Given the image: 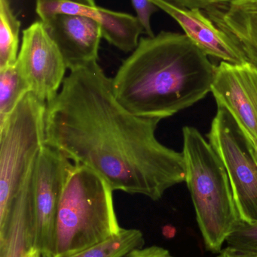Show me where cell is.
<instances>
[{
    "label": "cell",
    "mask_w": 257,
    "mask_h": 257,
    "mask_svg": "<svg viewBox=\"0 0 257 257\" xmlns=\"http://www.w3.org/2000/svg\"><path fill=\"white\" fill-rule=\"evenodd\" d=\"M161 120L122 106L112 78L94 62L69 71L47 103L45 145L98 174L113 191L157 201L187 176L183 152L155 136Z\"/></svg>",
    "instance_id": "cell-1"
},
{
    "label": "cell",
    "mask_w": 257,
    "mask_h": 257,
    "mask_svg": "<svg viewBox=\"0 0 257 257\" xmlns=\"http://www.w3.org/2000/svg\"><path fill=\"white\" fill-rule=\"evenodd\" d=\"M215 67L185 34L161 31L140 38L112 78V87L130 112L163 120L211 91Z\"/></svg>",
    "instance_id": "cell-2"
},
{
    "label": "cell",
    "mask_w": 257,
    "mask_h": 257,
    "mask_svg": "<svg viewBox=\"0 0 257 257\" xmlns=\"http://www.w3.org/2000/svg\"><path fill=\"white\" fill-rule=\"evenodd\" d=\"M186 181L205 247L220 253L241 220L227 172L197 128H183Z\"/></svg>",
    "instance_id": "cell-3"
},
{
    "label": "cell",
    "mask_w": 257,
    "mask_h": 257,
    "mask_svg": "<svg viewBox=\"0 0 257 257\" xmlns=\"http://www.w3.org/2000/svg\"><path fill=\"white\" fill-rule=\"evenodd\" d=\"M113 192L98 174L73 163L59 204L51 257L73 254L122 230Z\"/></svg>",
    "instance_id": "cell-4"
},
{
    "label": "cell",
    "mask_w": 257,
    "mask_h": 257,
    "mask_svg": "<svg viewBox=\"0 0 257 257\" xmlns=\"http://www.w3.org/2000/svg\"><path fill=\"white\" fill-rule=\"evenodd\" d=\"M46 107L30 92L0 123V233L7 226L14 199L45 146Z\"/></svg>",
    "instance_id": "cell-5"
},
{
    "label": "cell",
    "mask_w": 257,
    "mask_h": 257,
    "mask_svg": "<svg viewBox=\"0 0 257 257\" xmlns=\"http://www.w3.org/2000/svg\"><path fill=\"white\" fill-rule=\"evenodd\" d=\"M208 139L227 172L240 218L257 223L256 151L222 107H217Z\"/></svg>",
    "instance_id": "cell-6"
},
{
    "label": "cell",
    "mask_w": 257,
    "mask_h": 257,
    "mask_svg": "<svg viewBox=\"0 0 257 257\" xmlns=\"http://www.w3.org/2000/svg\"><path fill=\"white\" fill-rule=\"evenodd\" d=\"M72 165L61 153L45 145L35 164L32 185L33 247L42 256H53L57 211Z\"/></svg>",
    "instance_id": "cell-7"
},
{
    "label": "cell",
    "mask_w": 257,
    "mask_h": 257,
    "mask_svg": "<svg viewBox=\"0 0 257 257\" xmlns=\"http://www.w3.org/2000/svg\"><path fill=\"white\" fill-rule=\"evenodd\" d=\"M17 65L39 100L47 104L57 96L67 68L41 20L23 30Z\"/></svg>",
    "instance_id": "cell-8"
},
{
    "label": "cell",
    "mask_w": 257,
    "mask_h": 257,
    "mask_svg": "<svg viewBox=\"0 0 257 257\" xmlns=\"http://www.w3.org/2000/svg\"><path fill=\"white\" fill-rule=\"evenodd\" d=\"M211 93L257 152V69L250 63L216 66Z\"/></svg>",
    "instance_id": "cell-9"
},
{
    "label": "cell",
    "mask_w": 257,
    "mask_h": 257,
    "mask_svg": "<svg viewBox=\"0 0 257 257\" xmlns=\"http://www.w3.org/2000/svg\"><path fill=\"white\" fill-rule=\"evenodd\" d=\"M36 12L41 21L60 14L91 18L101 26L103 38L123 52H132L145 33L137 17L100 7L95 0H36Z\"/></svg>",
    "instance_id": "cell-10"
},
{
    "label": "cell",
    "mask_w": 257,
    "mask_h": 257,
    "mask_svg": "<svg viewBox=\"0 0 257 257\" xmlns=\"http://www.w3.org/2000/svg\"><path fill=\"white\" fill-rule=\"evenodd\" d=\"M69 71L98 62L101 26L81 15L60 14L42 21Z\"/></svg>",
    "instance_id": "cell-11"
},
{
    "label": "cell",
    "mask_w": 257,
    "mask_h": 257,
    "mask_svg": "<svg viewBox=\"0 0 257 257\" xmlns=\"http://www.w3.org/2000/svg\"><path fill=\"white\" fill-rule=\"evenodd\" d=\"M182 27L184 34L207 56L231 64L248 63L224 33L200 9L178 7L167 0H151Z\"/></svg>",
    "instance_id": "cell-12"
},
{
    "label": "cell",
    "mask_w": 257,
    "mask_h": 257,
    "mask_svg": "<svg viewBox=\"0 0 257 257\" xmlns=\"http://www.w3.org/2000/svg\"><path fill=\"white\" fill-rule=\"evenodd\" d=\"M203 12L257 69V0H214Z\"/></svg>",
    "instance_id": "cell-13"
},
{
    "label": "cell",
    "mask_w": 257,
    "mask_h": 257,
    "mask_svg": "<svg viewBox=\"0 0 257 257\" xmlns=\"http://www.w3.org/2000/svg\"><path fill=\"white\" fill-rule=\"evenodd\" d=\"M144 244V235L140 229L122 228L119 233L105 241L63 257H124Z\"/></svg>",
    "instance_id": "cell-14"
},
{
    "label": "cell",
    "mask_w": 257,
    "mask_h": 257,
    "mask_svg": "<svg viewBox=\"0 0 257 257\" xmlns=\"http://www.w3.org/2000/svg\"><path fill=\"white\" fill-rule=\"evenodd\" d=\"M21 22L9 0H0V69L15 64L20 48Z\"/></svg>",
    "instance_id": "cell-15"
},
{
    "label": "cell",
    "mask_w": 257,
    "mask_h": 257,
    "mask_svg": "<svg viewBox=\"0 0 257 257\" xmlns=\"http://www.w3.org/2000/svg\"><path fill=\"white\" fill-rule=\"evenodd\" d=\"M30 87L17 63L0 69V123L7 120Z\"/></svg>",
    "instance_id": "cell-16"
},
{
    "label": "cell",
    "mask_w": 257,
    "mask_h": 257,
    "mask_svg": "<svg viewBox=\"0 0 257 257\" xmlns=\"http://www.w3.org/2000/svg\"><path fill=\"white\" fill-rule=\"evenodd\" d=\"M226 243L229 247L257 256V223L240 220Z\"/></svg>",
    "instance_id": "cell-17"
},
{
    "label": "cell",
    "mask_w": 257,
    "mask_h": 257,
    "mask_svg": "<svg viewBox=\"0 0 257 257\" xmlns=\"http://www.w3.org/2000/svg\"><path fill=\"white\" fill-rule=\"evenodd\" d=\"M131 2L145 33L151 37L155 36L151 27V18L159 9L151 0H131Z\"/></svg>",
    "instance_id": "cell-18"
},
{
    "label": "cell",
    "mask_w": 257,
    "mask_h": 257,
    "mask_svg": "<svg viewBox=\"0 0 257 257\" xmlns=\"http://www.w3.org/2000/svg\"><path fill=\"white\" fill-rule=\"evenodd\" d=\"M124 257H175L168 250L160 246H149L135 249Z\"/></svg>",
    "instance_id": "cell-19"
},
{
    "label": "cell",
    "mask_w": 257,
    "mask_h": 257,
    "mask_svg": "<svg viewBox=\"0 0 257 257\" xmlns=\"http://www.w3.org/2000/svg\"><path fill=\"white\" fill-rule=\"evenodd\" d=\"M178 7L205 11L214 0H167Z\"/></svg>",
    "instance_id": "cell-20"
},
{
    "label": "cell",
    "mask_w": 257,
    "mask_h": 257,
    "mask_svg": "<svg viewBox=\"0 0 257 257\" xmlns=\"http://www.w3.org/2000/svg\"><path fill=\"white\" fill-rule=\"evenodd\" d=\"M217 257H256V255L241 251V250L227 246L226 248L222 249L220 250Z\"/></svg>",
    "instance_id": "cell-21"
},
{
    "label": "cell",
    "mask_w": 257,
    "mask_h": 257,
    "mask_svg": "<svg viewBox=\"0 0 257 257\" xmlns=\"http://www.w3.org/2000/svg\"><path fill=\"white\" fill-rule=\"evenodd\" d=\"M27 257H42V255L39 251L33 248L29 251Z\"/></svg>",
    "instance_id": "cell-22"
},
{
    "label": "cell",
    "mask_w": 257,
    "mask_h": 257,
    "mask_svg": "<svg viewBox=\"0 0 257 257\" xmlns=\"http://www.w3.org/2000/svg\"><path fill=\"white\" fill-rule=\"evenodd\" d=\"M256 257H257V256H256Z\"/></svg>",
    "instance_id": "cell-23"
}]
</instances>
